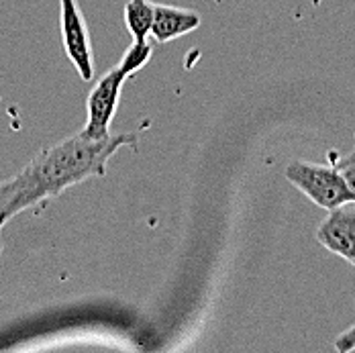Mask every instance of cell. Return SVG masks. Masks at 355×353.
Listing matches in <instances>:
<instances>
[{"label":"cell","mask_w":355,"mask_h":353,"mask_svg":"<svg viewBox=\"0 0 355 353\" xmlns=\"http://www.w3.org/2000/svg\"><path fill=\"white\" fill-rule=\"evenodd\" d=\"M139 131L90 139L82 131L41 149L29 164L0 184V229L17 214L29 211L88 178L107 176L110 157L125 145L137 147Z\"/></svg>","instance_id":"obj_1"},{"label":"cell","mask_w":355,"mask_h":353,"mask_svg":"<svg viewBox=\"0 0 355 353\" xmlns=\"http://www.w3.org/2000/svg\"><path fill=\"white\" fill-rule=\"evenodd\" d=\"M155 4L151 0H129L125 4V25L135 41H145L151 35Z\"/></svg>","instance_id":"obj_7"},{"label":"cell","mask_w":355,"mask_h":353,"mask_svg":"<svg viewBox=\"0 0 355 353\" xmlns=\"http://www.w3.org/2000/svg\"><path fill=\"white\" fill-rule=\"evenodd\" d=\"M286 178L324 211H335L347 203H355V192L335 166L292 162L286 168Z\"/></svg>","instance_id":"obj_2"},{"label":"cell","mask_w":355,"mask_h":353,"mask_svg":"<svg viewBox=\"0 0 355 353\" xmlns=\"http://www.w3.org/2000/svg\"><path fill=\"white\" fill-rule=\"evenodd\" d=\"M200 27V17L190 8H178L168 4H155L151 37L155 43H168L172 39L188 35Z\"/></svg>","instance_id":"obj_6"},{"label":"cell","mask_w":355,"mask_h":353,"mask_svg":"<svg viewBox=\"0 0 355 353\" xmlns=\"http://www.w3.org/2000/svg\"><path fill=\"white\" fill-rule=\"evenodd\" d=\"M127 74L121 70L119 66L108 70L105 76H101V80L94 84V88L88 94L86 101V125L82 129V133L90 139H107L110 137V125L112 119L116 114L119 101H121V90L123 84L127 82Z\"/></svg>","instance_id":"obj_3"},{"label":"cell","mask_w":355,"mask_h":353,"mask_svg":"<svg viewBox=\"0 0 355 353\" xmlns=\"http://www.w3.org/2000/svg\"><path fill=\"white\" fill-rule=\"evenodd\" d=\"M151 53H153V47H151V43H147V39L145 41H135L133 39L131 47L121 58L119 68L125 71L127 76H133L135 71L141 70L143 66L151 60Z\"/></svg>","instance_id":"obj_8"},{"label":"cell","mask_w":355,"mask_h":353,"mask_svg":"<svg viewBox=\"0 0 355 353\" xmlns=\"http://www.w3.org/2000/svg\"><path fill=\"white\" fill-rule=\"evenodd\" d=\"M317 239L322 248L343 257L355 268V203H347L329 212L317 229Z\"/></svg>","instance_id":"obj_5"},{"label":"cell","mask_w":355,"mask_h":353,"mask_svg":"<svg viewBox=\"0 0 355 353\" xmlns=\"http://www.w3.org/2000/svg\"><path fill=\"white\" fill-rule=\"evenodd\" d=\"M335 350L341 353H347L352 352V350H355V325L354 327H349L347 331H343V333L337 337Z\"/></svg>","instance_id":"obj_10"},{"label":"cell","mask_w":355,"mask_h":353,"mask_svg":"<svg viewBox=\"0 0 355 353\" xmlns=\"http://www.w3.org/2000/svg\"><path fill=\"white\" fill-rule=\"evenodd\" d=\"M60 31L64 51L84 82L94 80V55L88 25L78 0H60Z\"/></svg>","instance_id":"obj_4"},{"label":"cell","mask_w":355,"mask_h":353,"mask_svg":"<svg viewBox=\"0 0 355 353\" xmlns=\"http://www.w3.org/2000/svg\"><path fill=\"white\" fill-rule=\"evenodd\" d=\"M333 166L339 170V174L345 178V182L349 184V188L355 192V149L354 151H349L347 155L335 160Z\"/></svg>","instance_id":"obj_9"},{"label":"cell","mask_w":355,"mask_h":353,"mask_svg":"<svg viewBox=\"0 0 355 353\" xmlns=\"http://www.w3.org/2000/svg\"><path fill=\"white\" fill-rule=\"evenodd\" d=\"M0 255H2V243H0Z\"/></svg>","instance_id":"obj_11"}]
</instances>
